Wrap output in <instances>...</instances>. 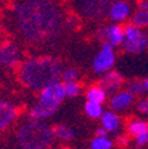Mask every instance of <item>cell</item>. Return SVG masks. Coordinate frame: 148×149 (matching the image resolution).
I'll return each instance as SVG.
<instances>
[{"mask_svg": "<svg viewBox=\"0 0 148 149\" xmlns=\"http://www.w3.org/2000/svg\"><path fill=\"white\" fill-rule=\"evenodd\" d=\"M12 24L24 41L46 44L63 35L67 28V15L56 3L20 0L12 9Z\"/></svg>", "mask_w": 148, "mask_h": 149, "instance_id": "6da1fadb", "label": "cell"}, {"mask_svg": "<svg viewBox=\"0 0 148 149\" xmlns=\"http://www.w3.org/2000/svg\"><path fill=\"white\" fill-rule=\"evenodd\" d=\"M63 63L55 56H31L16 68V76L23 87L34 92H40L47 85L62 80Z\"/></svg>", "mask_w": 148, "mask_h": 149, "instance_id": "7a4b0ae2", "label": "cell"}, {"mask_svg": "<svg viewBox=\"0 0 148 149\" xmlns=\"http://www.w3.org/2000/svg\"><path fill=\"white\" fill-rule=\"evenodd\" d=\"M20 149H49L55 141L53 127L44 120L27 118L15 134Z\"/></svg>", "mask_w": 148, "mask_h": 149, "instance_id": "3957f363", "label": "cell"}, {"mask_svg": "<svg viewBox=\"0 0 148 149\" xmlns=\"http://www.w3.org/2000/svg\"><path fill=\"white\" fill-rule=\"evenodd\" d=\"M112 0H69L72 13L80 20L102 22L108 17V9Z\"/></svg>", "mask_w": 148, "mask_h": 149, "instance_id": "277c9868", "label": "cell"}, {"mask_svg": "<svg viewBox=\"0 0 148 149\" xmlns=\"http://www.w3.org/2000/svg\"><path fill=\"white\" fill-rule=\"evenodd\" d=\"M124 33L126 40L121 45L124 52L130 55H139L148 49V36L144 33L143 28L130 23L124 27Z\"/></svg>", "mask_w": 148, "mask_h": 149, "instance_id": "5b68a950", "label": "cell"}, {"mask_svg": "<svg viewBox=\"0 0 148 149\" xmlns=\"http://www.w3.org/2000/svg\"><path fill=\"white\" fill-rule=\"evenodd\" d=\"M116 63V53L115 47L108 41H103L100 51L95 56L92 61V69L97 74H104L105 72L114 69V65Z\"/></svg>", "mask_w": 148, "mask_h": 149, "instance_id": "8992f818", "label": "cell"}, {"mask_svg": "<svg viewBox=\"0 0 148 149\" xmlns=\"http://www.w3.org/2000/svg\"><path fill=\"white\" fill-rule=\"evenodd\" d=\"M64 99H67L65 87H64V83L60 80L55 81V83L47 85L46 88H43L39 92V96H37V101L51 107H56V108L60 107V104L64 101Z\"/></svg>", "mask_w": 148, "mask_h": 149, "instance_id": "52a82bcc", "label": "cell"}, {"mask_svg": "<svg viewBox=\"0 0 148 149\" xmlns=\"http://www.w3.org/2000/svg\"><path fill=\"white\" fill-rule=\"evenodd\" d=\"M23 61V53L15 43H0V67L6 69H15Z\"/></svg>", "mask_w": 148, "mask_h": 149, "instance_id": "ba28073f", "label": "cell"}, {"mask_svg": "<svg viewBox=\"0 0 148 149\" xmlns=\"http://www.w3.org/2000/svg\"><path fill=\"white\" fill-rule=\"evenodd\" d=\"M132 13L133 8L130 0H112L109 9H108V19L112 23L121 24L127 22L128 19H131Z\"/></svg>", "mask_w": 148, "mask_h": 149, "instance_id": "9c48e42d", "label": "cell"}, {"mask_svg": "<svg viewBox=\"0 0 148 149\" xmlns=\"http://www.w3.org/2000/svg\"><path fill=\"white\" fill-rule=\"evenodd\" d=\"M19 109L11 101L0 99V134L6 132L18 120Z\"/></svg>", "mask_w": 148, "mask_h": 149, "instance_id": "30bf717a", "label": "cell"}, {"mask_svg": "<svg viewBox=\"0 0 148 149\" xmlns=\"http://www.w3.org/2000/svg\"><path fill=\"white\" fill-rule=\"evenodd\" d=\"M123 84H124L123 74L120 72L114 71V69L105 72L103 74V77L100 79V81H99V85L104 88L108 95H114L117 91H120V88L123 87Z\"/></svg>", "mask_w": 148, "mask_h": 149, "instance_id": "8fae6325", "label": "cell"}, {"mask_svg": "<svg viewBox=\"0 0 148 149\" xmlns=\"http://www.w3.org/2000/svg\"><path fill=\"white\" fill-rule=\"evenodd\" d=\"M135 101V96L130 91H117L116 93H114L111 96V99L108 100V104H109V108L115 112H121L128 109Z\"/></svg>", "mask_w": 148, "mask_h": 149, "instance_id": "7c38bea8", "label": "cell"}, {"mask_svg": "<svg viewBox=\"0 0 148 149\" xmlns=\"http://www.w3.org/2000/svg\"><path fill=\"white\" fill-rule=\"evenodd\" d=\"M58 109L59 108H56V107H51V105H47V104H43L40 101H36L29 108V111H28V118L47 120V118L52 117L56 112H58Z\"/></svg>", "mask_w": 148, "mask_h": 149, "instance_id": "4fadbf2b", "label": "cell"}, {"mask_svg": "<svg viewBox=\"0 0 148 149\" xmlns=\"http://www.w3.org/2000/svg\"><path fill=\"white\" fill-rule=\"evenodd\" d=\"M126 40V33H124V27L119 23H114L111 25H107V41L111 43L114 47L123 45Z\"/></svg>", "mask_w": 148, "mask_h": 149, "instance_id": "5bb4252c", "label": "cell"}, {"mask_svg": "<svg viewBox=\"0 0 148 149\" xmlns=\"http://www.w3.org/2000/svg\"><path fill=\"white\" fill-rule=\"evenodd\" d=\"M102 120V127L109 132V133H116L119 132V129L121 128V120L117 116V113L115 111H105L103 113V116L100 117Z\"/></svg>", "mask_w": 148, "mask_h": 149, "instance_id": "9a60e30c", "label": "cell"}, {"mask_svg": "<svg viewBox=\"0 0 148 149\" xmlns=\"http://www.w3.org/2000/svg\"><path fill=\"white\" fill-rule=\"evenodd\" d=\"M53 134H55V139L59 141H72V140L76 137V132L72 127L67 124H58L53 127Z\"/></svg>", "mask_w": 148, "mask_h": 149, "instance_id": "2e32d148", "label": "cell"}, {"mask_svg": "<svg viewBox=\"0 0 148 149\" xmlns=\"http://www.w3.org/2000/svg\"><path fill=\"white\" fill-rule=\"evenodd\" d=\"M86 97H87L88 101H95V102H100V104H103V102L107 101L108 93L104 88L100 87V85L97 84V85H92V87H90L88 89H87Z\"/></svg>", "mask_w": 148, "mask_h": 149, "instance_id": "e0dca14e", "label": "cell"}, {"mask_svg": "<svg viewBox=\"0 0 148 149\" xmlns=\"http://www.w3.org/2000/svg\"><path fill=\"white\" fill-rule=\"evenodd\" d=\"M127 132H128L130 136H133V137L140 133L148 132V123L144 120H140V118H133L127 125Z\"/></svg>", "mask_w": 148, "mask_h": 149, "instance_id": "ac0fdd59", "label": "cell"}, {"mask_svg": "<svg viewBox=\"0 0 148 149\" xmlns=\"http://www.w3.org/2000/svg\"><path fill=\"white\" fill-rule=\"evenodd\" d=\"M84 112H86V115L90 118L97 120V118H100L103 116L104 108H103V104H100V102L88 101V100H87L86 105H84Z\"/></svg>", "mask_w": 148, "mask_h": 149, "instance_id": "d6986e66", "label": "cell"}, {"mask_svg": "<svg viewBox=\"0 0 148 149\" xmlns=\"http://www.w3.org/2000/svg\"><path fill=\"white\" fill-rule=\"evenodd\" d=\"M131 23L136 24L140 28H147L148 27V11L140 7H136L133 11L132 16H131Z\"/></svg>", "mask_w": 148, "mask_h": 149, "instance_id": "ffe728a7", "label": "cell"}, {"mask_svg": "<svg viewBox=\"0 0 148 149\" xmlns=\"http://www.w3.org/2000/svg\"><path fill=\"white\" fill-rule=\"evenodd\" d=\"M114 141L108 136H95L90 143V149H112Z\"/></svg>", "mask_w": 148, "mask_h": 149, "instance_id": "44dd1931", "label": "cell"}, {"mask_svg": "<svg viewBox=\"0 0 148 149\" xmlns=\"http://www.w3.org/2000/svg\"><path fill=\"white\" fill-rule=\"evenodd\" d=\"M126 89L130 91L131 93H132L133 96H143L144 93H147V91H145L144 88V83L140 80H131L127 83L126 85Z\"/></svg>", "mask_w": 148, "mask_h": 149, "instance_id": "7402d4cb", "label": "cell"}, {"mask_svg": "<svg viewBox=\"0 0 148 149\" xmlns=\"http://www.w3.org/2000/svg\"><path fill=\"white\" fill-rule=\"evenodd\" d=\"M64 83V81H63ZM64 87H65V95L67 97H74L79 96V93L81 92V85L77 81H68V83H64Z\"/></svg>", "mask_w": 148, "mask_h": 149, "instance_id": "603a6c76", "label": "cell"}, {"mask_svg": "<svg viewBox=\"0 0 148 149\" xmlns=\"http://www.w3.org/2000/svg\"><path fill=\"white\" fill-rule=\"evenodd\" d=\"M62 80L64 81V83H68V81H77L79 80V71H77L76 68H65V69H63Z\"/></svg>", "mask_w": 148, "mask_h": 149, "instance_id": "cb8c5ba5", "label": "cell"}, {"mask_svg": "<svg viewBox=\"0 0 148 149\" xmlns=\"http://www.w3.org/2000/svg\"><path fill=\"white\" fill-rule=\"evenodd\" d=\"M136 109H137L139 113L148 116V97H144V99L139 100L137 104H136Z\"/></svg>", "mask_w": 148, "mask_h": 149, "instance_id": "d4e9b609", "label": "cell"}, {"mask_svg": "<svg viewBox=\"0 0 148 149\" xmlns=\"http://www.w3.org/2000/svg\"><path fill=\"white\" fill-rule=\"evenodd\" d=\"M135 144L139 148L148 145V132H144V133H140L137 136H135Z\"/></svg>", "mask_w": 148, "mask_h": 149, "instance_id": "484cf974", "label": "cell"}, {"mask_svg": "<svg viewBox=\"0 0 148 149\" xmlns=\"http://www.w3.org/2000/svg\"><path fill=\"white\" fill-rule=\"evenodd\" d=\"M96 37H97L102 43L103 41H107V25H102V27L97 28V31H96Z\"/></svg>", "mask_w": 148, "mask_h": 149, "instance_id": "4316f807", "label": "cell"}, {"mask_svg": "<svg viewBox=\"0 0 148 149\" xmlns=\"http://www.w3.org/2000/svg\"><path fill=\"white\" fill-rule=\"evenodd\" d=\"M130 143V139H128V136H117V144L120 146H126L127 144Z\"/></svg>", "mask_w": 148, "mask_h": 149, "instance_id": "83f0119b", "label": "cell"}, {"mask_svg": "<svg viewBox=\"0 0 148 149\" xmlns=\"http://www.w3.org/2000/svg\"><path fill=\"white\" fill-rule=\"evenodd\" d=\"M109 134V132H108L105 128H99L97 130H96V136H108Z\"/></svg>", "mask_w": 148, "mask_h": 149, "instance_id": "f1b7e54d", "label": "cell"}, {"mask_svg": "<svg viewBox=\"0 0 148 149\" xmlns=\"http://www.w3.org/2000/svg\"><path fill=\"white\" fill-rule=\"evenodd\" d=\"M136 7H140V8H144L148 11V0H139Z\"/></svg>", "mask_w": 148, "mask_h": 149, "instance_id": "f546056e", "label": "cell"}, {"mask_svg": "<svg viewBox=\"0 0 148 149\" xmlns=\"http://www.w3.org/2000/svg\"><path fill=\"white\" fill-rule=\"evenodd\" d=\"M143 83H144V88H145V91H147V93H148V77H145L144 80H143Z\"/></svg>", "mask_w": 148, "mask_h": 149, "instance_id": "4dcf8cb0", "label": "cell"}, {"mask_svg": "<svg viewBox=\"0 0 148 149\" xmlns=\"http://www.w3.org/2000/svg\"><path fill=\"white\" fill-rule=\"evenodd\" d=\"M55 149H71V148H68V146H59V148H55Z\"/></svg>", "mask_w": 148, "mask_h": 149, "instance_id": "1f68e13d", "label": "cell"}, {"mask_svg": "<svg viewBox=\"0 0 148 149\" xmlns=\"http://www.w3.org/2000/svg\"><path fill=\"white\" fill-rule=\"evenodd\" d=\"M44 1H51V3H58L59 0H44Z\"/></svg>", "mask_w": 148, "mask_h": 149, "instance_id": "d6a6232c", "label": "cell"}, {"mask_svg": "<svg viewBox=\"0 0 148 149\" xmlns=\"http://www.w3.org/2000/svg\"><path fill=\"white\" fill-rule=\"evenodd\" d=\"M0 36H1V23H0Z\"/></svg>", "mask_w": 148, "mask_h": 149, "instance_id": "836d02e7", "label": "cell"}, {"mask_svg": "<svg viewBox=\"0 0 148 149\" xmlns=\"http://www.w3.org/2000/svg\"><path fill=\"white\" fill-rule=\"evenodd\" d=\"M79 149H84V148H79Z\"/></svg>", "mask_w": 148, "mask_h": 149, "instance_id": "e575fe53", "label": "cell"}]
</instances>
